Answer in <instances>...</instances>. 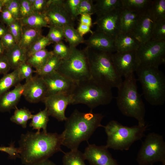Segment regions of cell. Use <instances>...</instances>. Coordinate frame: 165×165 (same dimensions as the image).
I'll return each instance as SVG.
<instances>
[{
  "mask_svg": "<svg viewBox=\"0 0 165 165\" xmlns=\"http://www.w3.org/2000/svg\"><path fill=\"white\" fill-rule=\"evenodd\" d=\"M63 140L62 133L28 132L21 136L19 155L23 164L33 165L58 152L64 153L61 148Z\"/></svg>",
  "mask_w": 165,
  "mask_h": 165,
  "instance_id": "1",
  "label": "cell"
},
{
  "mask_svg": "<svg viewBox=\"0 0 165 165\" xmlns=\"http://www.w3.org/2000/svg\"><path fill=\"white\" fill-rule=\"evenodd\" d=\"M104 116L95 113L92 110L82 112L75 109L65 121L62 145L70 150L78 149L81 142L88 141L97 128L103 127L101 124Z\"/></svg>",
  "mask_w": 165,
  "mask_h": 165,
  "instance_id": "2",
  "label": "cell"
},
{
  "mask_svg": "<svg viewBox=\"0 0 165 165\" xmlns=\"http://www.w3.org/2000/svg\"><path fill=\"white\" fill-rule=\"evenodd\" d=\"M124 78L117 88V105L124 115L135 119L138 121V125L144 127L145 125V109L138 91L137 79L134 73Z\"/></svg>",
  "mask_w": 165,
  "mask_h": 165,
  "instance_id": "3",
  "label": "cell"
},
{
  "mask_svg": "<svg viewBox=\"0 0 165 165\" xmlns=\"http://www.w3.org/2000/svg\"><path fill=\"white\" fill-rule=\"evenodd\" d=\"M91 78L111 89L121 84L122 77L116 71L111 58L112 53L94 50L86 47Z\"/></svg>",
  "mask_w": 165,
  "mask_h": 165,
  "instance_id": "4",
  "label": "cell"
},
{
  "mask_svg": "<svg viewBox=\"0 0 165 165\" xmlns=\"http://www.w3.org/2000/svg\"><path fill=\"white\" fill-rule=\"evenodd\" d=\"M145 100L154 106L165 102V77L159 68L139 66L135 72Z\"/></svg>",
  "mask_w": 165,
  "mask_h": 165,
  "instance_id": "5",
  "label": "cell"
},
{
  "mask_svg": "<svg viewBox=\"0 0 165 165\" xmlns=\"http://www.w3.org/2000/svg\"><path fill=\"white\" fill-rule=\"evenodd\" d=\"M103 127L107 136L105 145L108 148L127 151L134 143L143 137L148 125L141 127L138 125L130 127L112 120Z\"/></svg>",
  "mask_w": 165,
  "mask_h": 165,
  "instance_id": "6",
  "label": "cell"
},
{
  "mask_svg": "<svg viewBox=\"0 0 165 165\" xmlns=\"http://www.w3.org/2000/svg\"><path fill=\"white\" fill-rule=\"evenodd\" d=\"M72 94V105L84 104L91 110L99 105L109 104L113 97L111 88L91 78L77 82Z\"/></svg>",
  "mask_w": 165,
  "mask_h": 165,
  "instance_id": "7",
  "label": "cell"
},
{
  "mask_svg": "<svg viewBox=\"0 0 165 165\" xmlns=\"http://www.w3.org/2000/svg\"><path fill=\"white\" fill-rule=\"evenodd\" d=\"M57 71L76 82L90 79L91 75L88 59L84 50L73 48L70 56L61 60Z\"/></svg>",
  "mask_w": 165,
  "mask_h": 165,
  "instance_id": "8",
  "label": "cell"
},
{
  "mask_svg": "<svg viewBox=\"0 0 165 165\" xmlns=\"http://www.w3.org/2000/svg\"><path fill=\"white\" fill-rule=\"evenodd\" d=\"M136 160L139 165H153L158 162L165 165V142L163 136L154 132L148 133L142 143Z\"/></svg>",
  "mask_w": 165,
  "mask_h": 165,
  "instance_id": "9",
  "label": "cell"
},
{
  "mask_svg": "<svg viewBox=\"0 0 165 165\" xmlns=\"http://www.w3.org/2000/svg\"><path fill=\"white\" fill-rule=\"evenodd\" d=\"M140 66L159 68L165 62V41H149L136 51Z\"/></svg>",
  "mask_w": 165,
  "mask_h": 165,
  "instance_id": "10",
  "label": "cell"
},
{
  "mask_svg": "<svg viewBox=\"0 0 165 165\" xmlns=\"http://www.w3.org/2000/svg\"><path fill=\"white\" fill-rule=\"evenodd\" d=\"M64 0H48L43 15L48 25L63 28L66 25L74 26L73 20L64 8Z\"/></svg>",
  "mask_w": 165,
  "mask_h": 165,
  "instance_id": "11",
  "label": "cell"
},
{
  "mask_svg": "<svg viewBox=\"0 0 165 165\" xmlns=\"http://www.w3.org/2000/svg\"><path fill=\"white\" fill-rule=\"evenodd\" d=\"M49 116L59 121H65V111L67 106L73 103L72 94H58L46 96L42 101Z\"/></svg>",
  "mask_w": 165,
  "mask_h": 165,
  "instance_id": "12",
  "label": "cell"
},
{
  "mask_svg": "<svg viewBox=\"0 0 165 165\" xmlns=\"http://www.w3.org/2000/svg\"><path fill=\"white\" fill-rule=\"evenodd\" d=\"M42 77L46 86V96L58 94H72L77 83L57 71Z\"/></svg>",
  "mask_w": 165,
  "mask_h": 165,
  "instance_id": "13",
  "label": "cell"
},
{
  "mask_svg": "<svg viewBox=\"0 0 165 165\" xmlns=\"http://www.w3.org/2000/svg\"><path fill=\"white\" fill-rule=\"evenodd\" d=\"M136 51L112 53L111 58L114 67L122 77L134 73L139 66Z\"/></svg>",
  "mask_w": 165,
  "mask_h": 165,
  "instance_id": "14",
  "label": "cell"
},
{
  "mask_svg": "<svg viewBox=\"0 0 165 165\" xmlns=\"http://www.w3.org/2000/svg\"><path fill=\"white\" fill-rule=\"evenodd\" d=\"M83 154L85 160L91 165H119L105 145L88 144Z\"/></svg>",
  "mask_w": 165,
  "mask_h": 165,
  "instance_id": "15",
  "label": "cell"
},
{
  "mask_svg": "<svg viewBox=\"0 0 165 165\" xmlns=\"http://www.w3.org/2000/svg\"><path fill=\"white\" fill-rule=\"evenodd\" d=\"M122 8L97 16L94 23V24L96 25V30L114 39L120 33V16Z\"/></svg>",
  "mask_w": 165,
  "mask_h": 165,
  "instance_id": "16",
  "label": "cell"
},
{
  "mask_svg": "<svg viewBox=\"0 0 165 165\" xmlns=\"http://www.w3.org/2000/svg\"><path fill=\"white\" fill-rule=\"evenodd\" d=\"M46 88L42 78L37 75L24 84L23 95L31 103L42 101L46 96Z\"/></svg>",
  "mask_w": 165,
  "mask_h": 165,
  "instance_id": "17",
  "label": "cell"
},
{
  "mask_svg": "<svg viewBox=\"0 0 165 165\" xmlns=\"http://www.w3.org/2000/svg\"><path fill=\"white\" fill-rule=\"evenodd\" d=\"M84 43L86 47L94 50L109 53L116 52L114 39L96 30Z\"/></svg>",
  "mask_w": 165,
  "mask_h": 165,
  "instance_id": "18",
  "label": "cell"
},
{
  "mask_svg": "<svg viewBox=\"0 0 165 165\" xmlns=\"http://www.w3.org/2000/svg\"><path fill=\"white\" fill-rule=\"evenodd\" d=\"M154 22L148 10L141 14L132 33L141 44L150 41Z\"/></svg>",
  "mask_w": 165,
  "mask_h": 165,
  "instance_id": "19",
  "label": "cell"
},
{
  "mask_svg": "<svg viewBox=\"0 0 165 165\" xmlns=\"http://www.w3.org/2000/svg\"><path fill=\"white\" fill-rule=\"evenodd\" d=\"M24 84L19 83L13 89L5 93L0 96V112L10 111L16 108L23 95Z\"/></svg>",
  "mask_w": 165,
  "mask_h": 165,
  "instance_id": "20",
  "label": "cell"
},
{
  "mask_svg": "<svg viewBox=\"0 0 165 165\" xmlns=\"http://www.w3.org/2000/svg\"><path fill=\"white\" fill-rule=\"evenodd\" d=\"M114 40L116 52L137 50L141 45L132 33H119Z\"/></svg>",
  "mask_w": 165,
  "mask_h": 165,
  "instance_id": "21",
  "label": "cell"
},
{
  "mask_svg": "<svg viewBox=\"0 0 165 165\" xmlns=\"http://www.w3.org/2000/svg\"><path fill=\"white\" fill-rule=\"evenodd\" d=\"M141 14L123 8L120 16V33H132Z\"/></svg>",
  "mask_w": 165,
  "mask_h": 165,
  "instance_id": "22",
  "label": "cell"
},
{
  "mask_svg": "<svg viewBox=\"0 0 165 165\" xmlns=\"http://www.w3.org/2000/svg\"><path fill=\"white\" fill-rule=\"evenodd\" d=\"M42 29L22 26L20 38L17 44L27 52L31 46L42 35Z\"/></svg>",
  "mask_w": 165,
  "mask_h": 165,
  "instance_id": "23",
  "label": "cell"
},
{
  "mask_svg": "<svg viewBox=\"0 0 165 165\" xmlns=\"http://www.w3.org/2000/svg\"><path fill=\"white\" fill-rule=\"evenodd\" d=\"M26 51L17 44L12 48L6 51L4 54L7 58L11 68L14 70L26 61Z\"/></svg>",
  "mask_w": 165,
  "mask_h": 165,
  "instance_id": "24",
  "label": "cell"
},
{
  "mask_svg": "<svg viewBox=\"0 0 165 165\" xmlns=\"http://www.w3.org/2000/svg\"><path fill=\"white\" fill-rule=\"evenodd\" d=\"M94 4L95 14L101 16L123 8L121 0H96Z\"/></svg>",
  "mask_w": 165,
  "mask_h": 165,
  "instance_id": "25",
  "label": "cell"
},
{
  "mask_svg": "<svg viewBox=\"0 0 165 165\" xmlns=\"http://www.w3.org/2000/svg\"><path fill=\"white\" fill-rule=\"evenodd\" d=\"M53 54L46 49L37 52L28 58L26 63L37 71L41 69Z\"/></svg>",
  "mask_w": 165,
  "mask_h": 165,
  "instance_id": "26",
  "label": "cell"
},
{
  "mask_svg": "<svg viewBox=\"0 0 165 165\" xmlns=\"http://www.w3.org/2000/svg\"><path fill=\"white\" fill-rule=\"evenodd\" d=\"M21 81L17 68L14 69L11 73L4 75L0 79V96Z\"/></svg>",
  "mask_w": 165,
  "mask_h": 165,
  "instance_id": "27",
  "label": "cell"
},
{
  "mask_svg": "<svg viewBox=\"0 0 165 165\" xmlns=\"http://www.w3.org/2000/svg\"><path fill=\"white\" fill-rule=\"evenodd\" d=\"M22 26L42 29L43 27H49L44 15L41 14L33 13L29 16L19 20Z\"/></svg>",
  "mask_w": 165,
  "mask_h": 165,
  "instance_id": "28",
  "label": "cell"
},
{
  "mask_svg": "<svg viewBox=\"0 0 165 165\" xmlns=\"http://www.w3.org/2000/svg\"><path fill=\"white\" fill-rule=\"evenodd\" d=\"M152 0H121L123 8L142 13L148 10Z\"/></svg>",
  "mask_w": 165,
  "mask_h": 165,
  "instance_id": "29",
  "label": "cell"
},
{
  "mask_svg": "<svg viewBox=\"0 0 165 165\" xmlns=\"http://www.w3.org/2000/svg\"><path fill=\"white\" fill-rule=\"evenodd\" d=\"M49 116L45 108L37 114L33 115L29 125L33 129L37 130V132H40V130L42 129L43 131L47 132V126L49 120Z\"/></svg>",
  "mask_w": 165,
  "mask_h": 165,
  "instance_id": "30",
  "label": "cell"
},
{
  "mask_svg": "<svg viewBox=\"0 0 165 165\" xmlns=\"http://www.w3.org/2000/svg\"><path fill=\"white\" fill-rule=\"evenodd\" d=\"M64 38L68 42L69 46L71 48H76L79 45L84 43L85 40L79 33L74 26L66 25L62 28Z\"/></svg>",
  "mask_w": 165,
  "mask_h": 165,
  "instance_id": "31",
  "label": "cell"
},
{
  "mask_svg": "<svg viewBox=\"0 0 165 165\" xmlns=\"http://www.w3.org/2000/svg\"><path fill=\"white\" fill-rule=\"evenodd\" d=\"M148 11L155 21L165 20V0H152Z\"/></svg>",
  "mask_w": 165,
  "mask_h": 165,
  "instance_id": "32",
  "label": "cell"
},
{
  "mask_svg": "<svg viewBox=\"0 0 165 165\" xmlns=\"http://www.w3.org/2000/svg\"><path fill=\"white\" fill-rule=\"evenodd\" d=\"M62 158L63 165H86L83 153L78 149L70 150L64 152Z\"/></svg>",
  "mask_w": 165,
  "mask_h": 165,
  "instance_id": "33",
  "label": "cell"
},
{
  "mask_svg": "<svg viewBox=\"0 0 165 165\" xmlns=\"http://www.w3.org/2000/svg\"><path fill=\"white\" fill-rule=\"evenodd\" d=\"M33 115L28 109L25 108H16L13 115L10 118L13 122L21 126L23 128L27 127L28 121L31 119Z\"/></svg>",
  "mask_w": 165,
  "mask_h": 165,
  "instance_id": "34",
  "label": "cell"
},
{
  "mask_svg": "<svg viewBox=\"0 0 165 165\" xmlns=\"http://www.w3.org/2000/svg\"><path fill=\"white\" fill-rule=\"evenodd\" d=\"M61 59L53 54L40 70L35 71L37 75L42 77L57 71Z\"/></svg>",
  "mask_w": 165,
  "mask_h": 165,
  "instance_id": "35",
  "label": "cell"
},
{
  "mask_svg": "<svg viewBox=\"0 0 165 165\" xmlns=\"http://www.w3.org/2000/svg\"><path fill=\"white\" fill-rule=\"evenodd\" d=\"M150 41H165V20L155 21Z\"/></svg>",
  "mask_w": 165,
  "mask_h": 165,
  "instance_id": "36",
  "label": "cell"
},
{
  "mask_svg": "<svg viewBox=\"0 0 165 165\" xmlns=\"http://www.w3.org/2000/svg\"><path fill=\"white\" fill-rule=\"evenodd\" d=\"M73 48L66 45L62 41L54 43L52 51L54 55L61 60L68 58L72 52Z\"/></svg>",
  "mask_w": 165,
  "mask_h": 165,
  "instance_id": "37",
  "label": "cell"
},
{
  "mask_svg": "<svg viewBox=\"0 0 165 165\" xmlns=\"http://www.w3.org/2000/svg\"><path fill=\"white\" fill-rule=\"evenodd\" d=\"M49 31L46 37L52 43L59 42L64 38L62 28L58 26L49 25Z\"/></svg>",
  "mask_w": 165,
  "mask_h": 165,
  "instance_id": "38",
  "label": "cell"
},
{
  "mask_svg": "<svg viewBox=\"0 0 165 165\" xmlns=\"http://www.w3.org/2000/svg\"><path fill=\"white\" fill-rule=\"evenodd\" d=\"M51 43L46 36L42 35L27 51V58L35 53L46 49L47 46Z\"/></svg>",
  "mask_w": 165,
  "mask_h": 165,
  "instance_id": "39",
  "label": "cell"
},
{
  "mask_svg": "<svg viewBox=\"0 0 165 165\" xmlns=\"http://www.w3.org/2000/svg\"><path fill=\"white\" fill-rule=\"evenodd\" d=\"M92 0H81L78 8L77 16L83 14H95L94 4Z\"/></svg>",
  "mask_w": 165,
  "mask_h": 165,
  "instance_id": "40",
  "label": "cell"
},
{
  "mask_svg": "<svg viewBox=\"0 0 165 165\" xmlns=\"http://www.w3.org/2000/svg\"><path fill=\"white\" fill-rule=\"evenodd\" d=\"M29 64L25 62L20 65L17 68L19 75L21 81L25 79L27 81L33 77V74L35 71Z\"/></svg>",
  "mask_w": 165,
  "mask_h": 165,
  "instance_id": "41",
  "label": "cell"
},
{
  "mask_svg": "<svg viewBox=\"0 0 165 165\" xmlns=\"http://www.w3.org/2000/svg\"><path fill=\"white\" fill-rule=\"evenodd\" d=\"M4 6L16 20H20L19 0H3Z\"/></svg>",
  "mask_w": 165,
  "mask_h": 165,
  "instance_id": "42",
  "label": "cell"
},
{
  "mask_svg": "<svg viewBox=\"0 0 165 165\" xmlns=\"http://www.w3.org/2000/svg\"><path fill=\"white\" fill-rule=\"evenodd\" d=\"M81 0H64V8L74 20L77 17V13Z\"/></svg>",
  "mask_w": 165,
  "mask_h": 165,
  "instance_id": "43",
  "label": "cell"
},
{
  "mask_svg": "<svg viewBox=\"0 0 165 165\" xmlns=\"http://www.w3.org/2000/svg\"><path fill=\"white\" fill-rule=\"evenodd\" d=\"M20 19L26 17L33 13L30 0H19Z\"/></svg>",
  "mask_w": 165,
  "mask_h": 165,
  "instance_id": "44",
  "label": "cell"
},
{
  "mask_svg": "<svg viewBox=\"0 0 165 165\" xmlns=\"http://www.w3.org/2000/svg\"><path fill=\"white\" fill-rule=\"evenodd\" d=\"M9 32L15 38L17 43L19 42L22 33V25L19 20H16L8 27Z\"/></svg>",
  "mask_w": 165,
  "mask_h": 165,
  "instance_id": "45",
  "label": "cell"
},
{
  "mask_svg": "<svg viewBox=\"0 0 165 165\" xmlns=\"http://www.w3.org/2000/svg\"><path fill=\"white\" fill-rule=\"evenodd\" d=\"M0 41L5 51L12 48L17 44L14 37L9 31L0 38Z\"/></svg>",
  "mask_w": 165,
  "mask_h": 165,
  "instance_id": "46",
  "label": "cell"
},
{
  "mask_svg": "<svg viewBox=\"0 0 165 165\" xmlns=\"http://www.w3.org/2000/svg\"><path fill=\"white\" fill-rule=\"evenodd\" d=\"M48 0H30L33 13L43 14L47 7Z\"/></svg>",
  "mask_w": 165,
  "mask_h": 165,
  "instance_id": "47",
  "label": "cell"
},
{
  "mask_svg": "<svg viewBox=\"0 0 165 165\" xmlns=\"http://www.w3.org/2000/svg\"><path fill=\"white\" fill-rule=\"evenodd\" d=\"M0 19L3 24H6L7 27L16 20L13 15L4 7H3L1 13Z\"/></svg>",
  "mask_w": 165,
  "mask_h": 165,
  "instance_id": "48",
  "label": "cell"
},
{
  "mask_svg": "<svg viewBox=\"0 0 165 165\" xmlns=\"http://www.w3.org/2000/svg\"><path fill=\"white\" fill-rule=\"evenodd\" d=\"M11 68L7 57L5 54L0 57V74L3 75L8 73Z\"/></svg>",
  "mask_w": 165,
  "mask_h": 165,
  "instance_id": "49",
  "label": "cell"
},
{
  "mask_svg": "<svg viewBox=\"0 0 165 165\" xmlns=\"http://www.w3.org/2000/svg\"><path fill=\"white\" fill-rule=\"evenodd\" d=\"M0 151L7 153L13 157L19 156L18 148H15L13 145L9 147H0Z\"/></svg>",
  "mask_w": 165,
  "mask_h": 165,
  "instance_id": "50",
  "label": "cell"
},
{
  "mask_svg": "<svg viewBox=\"0 0 165 165\" xmlns=\"http://www.w3.org/2000/svg\"><path fill=\"white\" fill-rule=\"evenodd\" d=\"M91 27L86 24L79 23V24L77 28V30L82 36L90 32L91 33L93 31L91 30Z\"/></svg>",
  "mask_w": 165,
  "mask_h": 165,
  "instance_id": "51",
  "label": "cell"
},
{
  "mask_svg": "<svg viewBox=\"0 0 165 165\" xmlns=\"http://www.w3.org/2000/svg\"><path fill=\"white\" fill-rule=\"evenodd\" d=\"M80 15V23L87 25L91 27L92 24L91 15L85 13L82 14Z\"/></svg>",
  "mask_w": 165,
  "mask_h": 165,
  "instance_id": "52",
  "label": "cell"
},
{
  "mask_svg": "<svg viewBox=\"0 0 165 165\" xmlns=\"http://www.w3.org/2000/svg\"><path fill=\"white\" fill-rule=\"evenodd\" d=\"M8 32V28L3 23L0 24V39L6 33Z\"/></svg>",
  "mask_w": 165,
  "mask_h": 165,
  "instance_id": "53",
  "label": "cell"
},
{
  "mask_svg": "<svg viewBox=\"0 0 165 165\" xmlns=\"http://www.w3.org/2000/svg\"><path fill=\"white\" fill-rule=\"evenodd\" d=\"M33 165H56L48 159L38 162Z\"/></svg>",
  "mask_w": 165,
  "mask_h": 165,
  "instance_id": "54",
  "label": "cell"
},
{
  "mask_svg": "<svg viewBox=\"0 0 165 165\" xmlns=\"http://www.w3.org/2000/svg\"><path fill=\"white\" fill-rule=\"evenodd\" d=\"M5 50L0 41V57L5 54Z\"/></svg>",
  "mask_w": 165,
  "mask_h": 165,
  "instance_id": "55",
  "label": "cell"
},
{
  "mask_svg": "<svg viewBox=\"0 0 165 165\" xmlns=\"http://www.w3.org/2000/svg\"><path fill=\"white\" fill-rule=\"evenodd\" d=\"M4 6L3 0H0V13H1Z\"/></svg>",
  "mask_w": 165,
  "mask_h": 165,
  "instance_id": "56",
  "label": "cell"
}]
</instances>
